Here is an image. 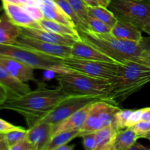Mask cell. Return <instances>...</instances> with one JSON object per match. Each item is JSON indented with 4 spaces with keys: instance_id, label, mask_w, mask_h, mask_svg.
Segmentation results:
<instances>
[{
    "instance_id": "cell-1",
    "label": "cell",
    "mask_w": 150,
    "mask_h": 150,
    "mask_svg": "<svg viewBox=\"0 0 150 150\" xmlns=\"http://www.w3.org/2000/svg\"><path fill=\"white\" fill-rule=\"evenodd\" d=\"M69 97L59 86L49 89L39 83L35 90H31L18 98L6 100L0 104V110L18 113L30 127Z\"/></svg>"
},
{
    "instance_id": "cell-2",
    "label": "cell",
    "mask_w": 150,
    "mask_h": 150,
    "mask_svg": "<svg viewBox=\"0 0 150 150\" xmlns=\"http://www.w3.org/2000/svg\"><path fill=\"white\" fill-rule=\"evenodd\" d=\"M105 100L118 105L150 82V67L132 60L119 64L118 72L111 81Z\"/></svg>"
},
{
    "instance_id": "cell-3",
    "label": "cell",
    "mask_w": 150,
    "mask_h": 150,
    "mask_svg": "<svg viewBox=\"0 0 150 150\" xmlns=\"http://www.w3.org/2000/svg\"><path fill=\"white\" fill-rule=\"evenodd\" d=\"M78 30V29H77ZM81 40L111 57L117 63H123L143 51L139 42L120 40L111 32L98 33L91 29L78 30Z\"/></svg>"
},
{
    "instance_id": "cell-4",
    "label": "cell",
    "mask_w": 150,
    "mask_h": 150,
    "mask_svg": "<svg viewBox=\"0 0 150 150\" xmlns=\"http://www.w3.org/2000/svg\"><path fill=\"white\" fill-rule=\"evenodd\" d=\"M56 79L62 90L70 97H93L105 100L111 89L110 81L78 72L57 73Z\"/></svg>"
},
{
    "instance_id": "cell-5",
    "label": "cell",
    "mask_w": 150,
    "mask_h": 150,
    "mask_svg": "<svg viewBox=\"0 0 150 150\" xmlns=\"http://www.w3.org/2000/svg\"><path fill=\"white\" fill-rule=\"evenodd\" d=\"M0 55L16 59L35 70H43L57 73L70 72L62 65V58L36 52L16 45H0Z\"/></svg>"
},
{
    "instance_id": "cell-6",
    "label": "cell",
    "mask_w": 150,
    "mask_h": 150,
    "mask_svg": "<svg viewBox=\"0 0 150 150\" xmlns=\"http://www.w3.org/2000/svg\"><path fill=\"white\" fill-rule=\"evenodd\" d=\"M108 8L117 20L131 23L142 31L150 21V0H111Z\"/></svg>"
},
{
    "instance_id": "cell-7",
    "label": "cell",
    "mask_w": 150,
    "mask_h": 150,
    "mask_svg": "<svg viewBox=\"0 0 150 150\" xmlns=\"http://www.w3.org/2000/svg\"><path fill=\"white\" fill-rule=\"evenodd\" d=\"M62 65L70 71L78 72L86 76L111 81L118 72L119 64L101 61L81 59L69 57L63 58Z\"/></svg>"
},
{
    "instance_id": "cell-8",
    "label": "cell",
    "mask_w": 150,
    "mask_h": 150,
    "mask_svg": "<svg viewBox=\"0 0 150 150\" xmlns=\"http://www.w3.org/2000/svg\"><path fill=\"white\" fill-rule=\"evenodd\" d=\"M99 100L101 99L93 97H69L37 123L42 122L56 125L86 105Z\"/></svg>"
},
{
    "instance_id": "cell-9",
    "label": "cell",
    "mask_w": 150,
    "mask_h": 150,
    "mask_svg": "<svg viewBox=\"0 0 150 150\" xmlns=\"http://www.w3.org/2000/svg\"><path fill=\"white\" fill-rule=\"evenodd\" d=\"M13 45H18L36 52L47 54L59 58L70 57L71 47L51 43L35 38H29L21 34Z\"/></svg>"
},
{
    "instance_id": "cell-10",
    "label": "cell",
    "mask_w": 150,
    "mask_h": 150,
    "mask_svg": "<svg viewBox=\"0 0 150 150\" xmlns=\"http://www.w3.org/2000/svg\"><path fill=\"white\" fill-rule=\"evenodd\" d=\"M0 66L21 81L24 83L31 81L38 82L34 75L35 69L16 59L0 55Z\"/></svg>"
},
{
    "instance_id": "cell-11",
    "label": "cell",
    "mask_w": 150,
    "mask_h": 150,
    "mask_svg": "<svg viewBox=\"0 0 150 150\" xmlns=\"http://www.w3.org/2000/svg\"><path fill=\"white\" fill-rule=\"evenodd\" d=\"M54 125L48 122L36 123L29 127L26 139L33 145L35 150H45L53 134Z\"/></svg>"
},
{
    "instance_id": "cell-12",
    "label": "cell",
    "mask_w": 150,
    "mask_h": 150,
    "mask_svg": "<svg viewBox=\"0 0 150 150\" xmlns=\"http://www.w3.org/2000/svg\"><path fill=\"white\" fill-rule=\"evenodd\" d=\"M3 10L13 23L21 28H41L39 22L30 16L23 6L2 2Z\"/></svg>"
},
{
    "instance_id": "cell-13",
    "label": "cell",
    "mask_w": 150,
    "mask_h": 150,
    "mask_svg": "<svg viewBox=\"0 0 150 150\" xmlns=\"http://www.w3.org/2000/svg\"><path fill=\"white\" fill-rule=\"evenodd\" d=\"M21 35L40 40L51 43L71 47L77 39L71 36H65L41 28H21Z\"/></svg>"
},
{
    "instance_id": "cell-14",
    "label": "cell",
    "mask_w": 150,
    "mask_h": 150,
    "mask_svg": "<svg viewBox=\"0 0 150 150\" xmlns=\"http://www.w3.org/2000/svg\"><path fill=\"white\" fill-rule=\"evenodd\" d=\"M70 57L76 59H81L117 63L111 57L105 55V54L92 47V45L86 43L81 40H76L71 46Z\"/></svg>"
},
{
    "instance_id": "cell-15",
    "label": "cell",
    "mask_w": 150,
    "mask_h": 150,
    "mask_svg": "<svg viewBox=\"0 0 150 150\" xmlns=\"http://www.w3.org/2000/svg\"><path fill=\"white\" fill-rule=\"evenodd\" d=\"M0 85L5 89L8 98H18L30 92V86L27 83L18 80L7 73L2 67L0 66Z\"/></svg>"
},
{
    "instance_id": "cell-16",
    "label": "cell",
    "mask_w": 150,
    "mask_h": 150,
    "mask_svg": "<svg viewBox=\"0 0 150 150\" xmlns=\"http://www.w3.org/2000/svg\"><path fill=\"white\" fill-rule=\"evenodd\" d=\"M38 5L42 10L45 18L76 28L72 19L54 0H38Z\"/></svg>"
},
{
    "instance_id": "cell-17",
    "label": "cell",
    "mask_w": 150,
    "mask_h": 150,
    "mask_svg": "<svg viewBox=\"0 0 150 150\" xmlns=\"http://www.w3.org/2000/svg\"><path fill=\"white\" fill-rule=\"evenodd\" d=\"M91 105H92V103L86 105L81 109L79 110L76 113L72 114L71 116L67 117V119L63 120L60 123L54 125L52 136L57 133H59V132L65 131V130H80L84 124Z\"/></svg>"
},
{
    "instance_id": "cell-18",
    "label": "cell",
    "mask_w": 150,
    "mask_h": 150,
    "mask_svg": "<svg viewBox=\"0 0 150 150\" xmlns=\"http://www.w3.org/2000/svg\"><path fill=\"white\" fill-rule=\"evenodd\" d=\"M100 100L95 101L91 105L84 124L79 130L78 138L89 133H95L104 127L100 117Z\"/></svg>"
},
{
    "instance_id": "cell-19",
    "label": "cell",
    "mask_w": 150,
    "mask_h": 150,
    "mask_svg": "<svg viewBox=\"0 0 150 150\" xmlns=\"http://www.w3.org/2000/svg\"><path fill=\"white\" fill-rule=\"evenodd\" d=\"M21 33V27L10 21L4 13L0 16V45H13Z\"/></svg>"
},
{
    "instance_id": "cell-20",
    "label": "cell",
    "mask_w": 150,
    "mask_h": 150,
    "mask_svg": "<svg viewBox=\"0 0 150 150\" xmlns=\"http://www.w3.org/2000/svg\"><path fill=\"white\" fill-rule=\"evenodd\" d=\"M142 30L131 23L120 20H117L111 30V33L118 39L137 42L142 38Z\"/></svg>"
},
{
    "instance_id": "cell-21",
    "label": "cell",
    "mask_w": 150,
    "mask_h": 150,
    "mask_svg": "<svg viewBox=\"0 0 150 150\" xmlns=\"http://www.w3.org/2000/svg\"><path fill=\"white\" fill-rule=\"evenodd\" d=\"M117 132L112 126H106L95 132L96 150H114Z\"/></svg>"
},
{
    "instance_id": "cell-22",
    "label": "cell",
    "mask_w": 150,
    "mask_h": 150,
    "mask_svg": "<svg viewBox=\"0 0 150 150\" xmlns=\"http://www.w3.org/2000/svg\"><path fill=\"white\" fill-rule=\"evenodd\" d=\"M39 23L41 27H42V29L51 31V32L59 34V35H62L73 37L76 39H77L78 40H81L79 32H78L76 28L72 27V26L59 23V22L50 20V19L45 18L41 21H40Z\"/></svg>"
},
{
    "instance_id": "cell-23",
    "label": "cell",
    "mask_w": 150,
    "mask_h": 150,
    "mask_svg": "<svg viewBox=\"0 0 150 150\" xmlns=\"http://www.w3.org/2000/svg\"><path fill=\"white\" fill-rule=\"evenodd\" d=\"M138 139L136 133L130 127L119 130L116 136L114 150H130Z\"/></svg>"
},
{
    "instance_id": "cell-24",
    "label": "cell",
    "mask_w": 150,
    "mask_h": 150,
    "mask_svg": "<svg viewBox=\"0 0 150 150\" xmlns=\"http://www.w3.org/2000/svg\"><path fill=\"white\" fill-rule=\"evenodd\" d=\"M80 130H65L59 132L51 137L49 143L47 144L45 150H57L62 145L68 144L74 139L78 138Z\"/></svg>"
},
{
    "instance_id": "cell-25",
    "label": "cell",
    "mask_w": 150,
    "mask_h": 150,
    "mask_svg": "<svg viewBox=\"0 0 150 150\" xmlns=\"http://www.w3.org/2000/svg\"><path fill=\"white\" fill-rule=\"evenodd\" d=\"M87 13L88 16L99 19L111 28L117 21L116 16L108 7H102V6H96V7L88 6Z\"/></svg>"
},
{
    "instance_id": "cell-26",
    "label": "cell",
    "mask_w": 150,
    "mask_h": 150,
    "mask_svg": "<svg viewBox=\"0 0 150 150\" xmlns=\"http://www.w3.org/2000/svg\"><path fill=\"white\" fill-rule=\"evenodd\" d=\"M54 1L72 19V21L75 23V25L76 26V29L78 30H86V29H89V26L87 24H86L81 19V18L78 16L77 13L73 10V8L71 7L70 3L67 0H54Z\"/></svg>"
},
{
    "instance_id": "cell-27",
    "label": "cell",
    "mask_w": 150,
    "mask_h": 150,
    "mask_svg": "<svg viewBox=\"0 0 150 150\" xmlns=\"http://www.w3.org/2000/svg\"><path fill=\"white\" fill-rule=\"evenodd\" d=\"M26 132H27V130H25L24 128L22 127L21 129H18V130H15L5 133L4 139H5V142L8 146V150L10 146L24 139L26 136Z\"/></svg>"
},
{
    "instance_id": "cell-28",
    "label": "cell",
    "mask_w": 150,
    "mask_h": 150,
    "mask_svg": "<svg viewBox=\"0 0 150 150\" xmlns=\"http://www.w3.org/2000/svg\"><path fill=\"white\" fill-rule=\"evenodd\" d=\"M133 110H122L120 109L118 112L116 114L114 117V122H113L112 127L115 129L117 131L123 130L126 128V122L127 121L129 116L132 113Z\"/></svg>"
},
{
    "instance_id": "cell-29",
    "label": "cell",
    "mask_w": 150,
    "mask_h": 150,
    "mask_svg": "<svg viewBox=\"0 0 150 150\" xmlns=\"http://www.w3.org/2000/svg\"><path fill=\"white\" fill-rule=\"evenodd\" d=\"M71 7H73V10L76 11L78 16L81 18L82 21L84 22L86 24L87 23V7L88 5L86 4L83 0H67Z\"/></svg>"
},
{
    "instance_id": "cell-30",
    "label": "cell",
    "mask_w": 150,
    "mask_h": 150,
    "mask_svg": "<svg viewBox=\"0 0 150 150\" xmlns=\"http://www.w3.org/2000/svg\"><path fill=\"white\" fill-rule=\"evenodd\" d=\"M87 23L89 27V29L95 32H98V33H108V32H111V27H110L106 23L101 21L100 20L96 18L88 16Z\"/></svg>"
},
{
    "instance_id": "cell-31",
    "label": "cell",
    "mask_w": 150,
    "mask_h": 150,
    "mask_svg": "<svg viewBox=\"0 0 150 150\" xmlns=\"http://www.w3.org/2000/svg\"><path fill=\"white\" fill-rule=\"evenodd\" d=\"M130 128L136 133L139 139H142L143 136L150 131V122L142 120L135 125L130 127Z\"/></svg>"
},
{
    "instance_id": "cell-32",
    "label": "cell",
    "mask_w": 150,
    "mask_h": 150,
    "mask_svg": "<svg viewBox=\"0 0 150 150\" xmlns=\"http://www.w3.org/2000/svg\"><path fill=\"white\" fill-rule=\"evenodd\" d=\"M83 147L86 150H96L97 142L95 138V133H89L82 136Z\"/></svg>"
},
{
    "instance_id": "cell-33",
    "label": "cell",
    "mask_w": 150,
    "mask_h": 150,
    "mask_svg": "<svg viewBox=\"0 0 150 150\" xmlns=\"http://www.w3.org/2000/svg\"><path fill=\"white\" fill-rule=\"evenodd\" d=\"M27 10L28 13L30 14V16L33 18L34 19L39 22L42 19L44 18L43 13H42V10L40 8L38 5H26L23 6Z\"/></svg>"
},
{
    "instance_id": "cell-34",
    "label": "cell",
    "mask_w": 150,
    "mask_h": 150,
    "mask_svg": "<svg viewBox=\"0 0 150 150\" xmlns=\"http://www.w3.org/2000/svg\"><path fill=\"white\" fill-rule=\"evenodd\" d=\"M142 108L133 111L126 122V127H130L142 121Z\"/></svg>"
},
{
    "instance_id": "cell-35",
    "label": "cell",
    "mask_w": 150,
    "mask_h": 150,
    "mask_svg": "<svg viewBox=\"0 0 150 150\" xmlns=\"http://www.w3.org/2000/svg\"><path fill=\"white\" fill-rule=\"evenodd\" d=\"M9 150H35L34 146L27 139L25 138L16 144L13 145L9 148Z\"/></svg>"
},
{
    "instance_id": "cell-36",
    "label": "cell",
    "mask_w": 150,
    "mask_h": 150,
    "mask_svg": "<svg viewBox=\"0 0 150 150\" xmlns=\"http://www.w3.org/2000/svg\"><path fill=\"white\" fill-rule=\"evenodd\" d=\"M21 128H22V127L14 125L11 124V123L5 121L4 120L0 118V133L5 134V133H9L10 131Z\"/></svg>"
},
{
    "instance_id": "cell-37",
    "label": "cell",
    "mask_w": 150,
    "mask_h": 150,
    "mask_svg": "<svg viewBox=\"0 0 150 150\" xmlns=\"http://www.w3.org/2000/svg\"><path fill=\"white\" fill-rule=\"evenodd\" d=\"M130 60L140 63V64H142L144 65L150 67V54H148V53L144 52V51H143L141 55L133 57Z\"/></svg>"
},
{
    "instance_id": "cell-38",
    "label": "cell",
    "mask_w": 150,
    "mask_h": 150,
    "mask_svg": "<svg viewBox=\"0 0 150 150\" xmlns=\"http://www.w3.org/2000/svg\"><path fill=\"white\" fill-rule=\"evenodd\" d=\"M38 0H1L2 2L12 3L21 6L38 5Z\"/></svg>"
},
{
    "instance_id": "cell-39",
    "label": "cell",
    "mask_w": 150,
    "mask_h": 150,
    "mask_svg": "<svg viewBox=\"0 0 150 150\" xmlns=\"http://www.w3.org/2000/svg\"><path fill=\"white\" fill-rule=\"evenodd\" d=\"M88 6L90 7H96V6H102V7H108L111 0H83Z\"/></svg>"
},
{
    "instance_id": "cell-40",
    "label": "cell",
    "mask_w": 150,
    "mask_h": 150,
    "mask_svg": "<svg viewBox=\"0 0 150 150\" xmlns=\"http://www.w3.org/2000/svg\"><path fill=\"white\" fill-rule=\"evenodd\" d=\"M139 44L142 51L150 54V36L146 38L142 37L141 40L139 42Z\"/></svg>"
},
{
    "instance_id": "cell-41",
    "label": "cell",
    "mask_w": 150,
    "mask_h": 150,
    "mask_svg": "<svg viewBox=\"0 0 150 150\" xmlns=\"http://www.w3.org/2000/svg\"><path fill=\"white\" fill-rule=\"evenodd\" d=\"M142 120L150 122V107L142 108Z\"/></svg>"
},
{
    "instance_id": "cell-42",
    "label": "cell",
    "mask_w": 150,
    "mask_h": 150,
    "mask_svg": "<svg viewBox=\"0 0 150 150\" xmlns=\"http://www.w3.org/2000/svg\"><path fill=\"white\" fill-rule=\"evenodd\" d=\"M8 96L5 89L0 85V104L4 103L6 100H7Z\"/></svg>"
},
{
    "instance_id": "cell-43",
    "label": "cell",
    "mask_w": 150,
    "mask_h": 150,
    "mask_svg": "<svg viewBox=\"0 0 150 150\" xmlns=\"http://www.w3.org/2000/svg\"><path fill=\"white\" fill-rule=\"evenodd\" d=\"M0 150H8V146L4 139V134L3 133H0Z\"/></svg>"
},
{
    "instance_id": "cell-44",
    "label": "cell",
    "mask_w": 150,
    "mask_h": 150,
    "mask_svg": "<svg viewBox=\"0 0 150 150\" xmlns=\"http://www.w3.org/2000/svg\"><path fill=\"white\" fill-rule=\"evenodd\" d=\"M148 149H149V148L143 146L142 144L137 143V142L134 144V145H133V146L131 147V149H130V150H148Z\"/></svg>"
},
{
    "instance_id": "cell-45",
    "label": "cell",
    "mask_w": 150,
    "mask_h": 150,
    "mask_svg": "<svg viewBox=\"0 0 150 150\" xmlns=\"http://www.w3.org/2000/svg\"><path fill=\"white\" fill-rule=\"evenodd\" d=\"M75 148V145L74 144H71L69 145L67 144H66L62 145V146H59L57 149V150H73Z\"/></svg>"
},
{
    "instance_id": "cell-46",
    "label": "cell",
    "mask_w": 150,
    "mask_h": 150,
    "mask_svg": "<svg viewBox=\"0 0 150 150\" xmlns=\"http://www.w3.org/2000/svg\"><path fill=\"white\" fill-rule=\"evenodd\" d=\"M142 32H146V34H148V35L150 36V21L145 25L143 29H142Z\"/></svg>"
},
{
    "instance_id": "cell-47",
    "label": "cell",
    "mask_w": 150,
    "mask_h": 150,
    "mask_svg": "<svg viewBox=\"0 0 150 150\" xmlns=\"http://www.w3.org/2000/svg\"><path fill=\"white\" fill-rule=\"evenodd\" d=\"M142 139H148V140L150 141V131L148 132L147 133H146L144 136H143V137H142Z\"/></svg>"
},
{
    "instance_id": "cell-48",
    "label": "cell",
    "mask_w": 150,
    "mask_h": 150,
    "mask_svg": "<svg viewBox=\"0 0 150 150\" xmlns=\"http://www.w3.org/2000/svg\"><path fill=\"white\" fill-rule=\"evenodd\" d=\"M2 10H3V7L1 6V7H0V12H1Z\"/></svg>"
}]
</instances>
